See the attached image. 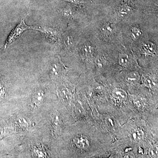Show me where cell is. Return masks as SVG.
<instances>
[{
  "label": "cell",
  "instance_id": "1",
  "mask_svg": "<svg viewBox=\"0 0 158 158\" xmlns=\"http://www.w3.org/2000/svg\"><path fill=\"white\" fill-rule=\"evenodd\" d=\"M36 28L26 24L25 19L23 18L9 34L4 45V48H7L10 44L17 40L25 31L28 30H36Z\"/></svg>",
  "mask_w": 158,
  "mask_h": 158
},
{
  "label": "cell",
  "instance_id": "2",
  "mask_svg": "<svg viewBox=\"0 0 158 158\" xmlns=\"http://www.w3.org/2000/svg\"><path fill=\"white\" fill-rule=\"evenodd\" d=\"M36 30L40 31L44 34L46 38L50 42L57 43L59 41L60 33L56 29L48 27L36 28Z\"/></svg>",
  "mask_w": 158,
  "mask_h": 158
},
{
  "label": "cell",
  "instance_id": "3",
  "mask_svg": "<svg viewBox=\"0 0 158 158\" xmlns=\"http://www.w3.org/2000/svg\"><path fill=\"white\" fill-rule=\"evenodd\" d=\"M112 99L117 104H119L125 101L127 98V92L123 89L116 88L113 90L112 93Z\"/></svg>",
  "mask_w": 158,
  "mask_h": 158
},
{
  "label": "cell",
  "instance_id": "4",
  "mask_svg": "<svg viewBox=\"0 0 158 158\" xmlns=\"http://www.w3.org/2000/svg\"><path fill=\"white\" fill-rule=\"evenodd\" d=\"M44 93L41 90H38L34 93L32 99V104L34 107H38L43 102Z\"/></svg>",
  "mask_w": 158,
  "mask_h": 158
},
{
  "label": "cell",
  "instance_id": "5",
  "mask_svg": "<svg viewBox=\"0 0 158 158\" xmlns=\"http://www.w3.org/2000/svg\"><path fill=\"white\" fill-rule=\"evenodd\" d=\"M73 141L76 146L80 149H86L89 146V141L85 136H77L74 139Z\"/></svg>",
  "mask_w": 158,
  "mask_h": 158
},
{
  "label": "cell",
  "instance_id": "6",
  "mask_svg": "<svg viewBox=\"0 0 158 158\" xmlns=\"http://www.w3.org/2000/svg\"><path fill=\"white\" fill-rule=\"evenodd\" d=\"M143 81L144 85L151 89L157 88V80L152 75H145L143 77Z\"/></svg>",
  "mask_w": 158,
  "mask_h": 158
},
{
  "label": "cell",
  "instance_id": "7",
  "mask_svg": "<svg viewBox=\"0 0 158 158\" xmlns=\"http://www.w3.org/2000/svg\"><path fill=\"white\" fill-rule=\"evenodd\" d=\"M131 139L132 141L138 142L141 141L144 136L143 131L139 128L132 130L130 135Z\"/></svg>",
  "mask_w": 158,
  "mask_h": 158
},
{
  "label": "cell",
  "instance_id": "8",
  "mask_svg": "<svg viewBox=\"0 0 158 158\" xmlns=\"http://www.w3.org/2000/svg\"><path fill=\"white\" fill-rule=\"evenodd\" d=\"M118 62L121 66L127 67L131 62V57L127 53L120 54L118 58Z\"/></svg>",
  "mask_w": 158,
  "mask_h": 158
},
{
  "label": "cell",
  "instance_id": "9",
  "mask_svg": "<svg viewBox=\"0 0 158 158\" xmlns=\"http://www.w3.org/2000/svg\"><path fill=\"white\" fill-rule=\"evenodd\" d=\"M140 79V76L137 72H132L128 74L126 76V80L131 83H135Z\"/></svg>",
  "mask_w": 158,
  "mask_h": 158
},
{
  "label": "cell",
  "instance_id": "10",
  "mask_svg": "<svg viewBox=\"0 0 158 158\" xmlns=\"http://www.w3.org/2000/svg\"><path fill=\"white\" fill-rule=\"evenodd\" d=\"M134 102L136 107L139 110H143L146 105V100L142 98H137L135 99Z\"/></svg>",
  "mask_w": 158,
  "mask_h": 158
},
{
  "label": "cell",
  "instance_id": "11",
  "mask_svg": "<svg viewBox=\"0 0 158 158\" xmlns=\"http://www.w3.org/2000/svg\"><path fill=\"white\" fill-rule=\"evenodd\" d=\"M142 34L141 29L137 27H134L132 28L131 31V35L132 39L134 40H137Z\"/></svg>",
  "mask_w": 158,
  "mask_h": 158
},
{
  "label": "cell",
  "instance_id": "12",
  "mask_svg": "<svg viewBox=\"0 0 158 158\" xmlns=\"http://www.w3.org/2000/svg\"><path fill=\"white\" fill-rule=\"evenodd\" d=\"M132 10V9L131 7L127 5H123L119 8L118 13L121 16H124L129 14L131 12Z\"/></svg>",
  "mask_w": 158,
  "mask_h": 158
},
{
  "label": "cell",
  "instance_id": "13",
  "mask_svg": "<svg viewBox=\"0 0 158 158\" xmlns=\"http://www.w3.org/2000/svg\"><path fill=\"white\" fill-rule=\"evenodd\" d=\"M143 51L145 53L152 54L155 50V48L153 44L150 42L145 43L143 45Z\"/></svg>",
  "mask_w": 158,
  "mask_h": 158
},
{
  "label": "cell",
  "instance_id": "14",
  "mask_svg": "<svg viewBox=\"0 0 158 158\" xmlns=\"http://www.w3.org/2000/svg\"><path fill=\"white\" fill-rule=\"evenodd\" d=\"M114 30V27L111 24H107L103 27L101 29L102 32L105 34H110Z\"/></svg>",
  "mask_w": 158,
  "mask_h": 158
},
{
  "label": "cell",
  "instance_id": "15",
  "mask_svg": "<svg viewBox=\"0 0 158 158\" xmlns=\"http://www.w3.org/2000/svg\"><path fill=\"white\" fill-rule=\"evenodd\" d=\"M61 14L65 18H69L72 16L73 15V11L69 7H66L61 11Z\"/></svg>",
  "mask_w": 158,
  "mask_h": 158
},
{
  "label": "cell",
  "instance_id": "16",
  "mask_svg": "<svg viewBox=\"0 0 158 158\" xmlns=\"http://www.w3.org/2000/svg\"><path fill=\"white\" fill-rule=\"evenodd\" d=\"M83 52L86 56H90L94 53V48L93 47L90 45H85L83 47Z\"/></svg>",
  "mask_w": 158,
  "mask_h": 158
},
{
  "label": "cell",
  "instance_id": "17",
  "mask_svg": "<svg viewBox=\"0 0 158 158\" xmlns=\"http://www.w3.org/2000/svg\"><path fill=\"white\" fill-rule=\"evenodd\" d=\"M66 44L69 47L72 46L73 44V37L71 36H67L66 39Z\"/></svg>",
  "mask_w": 158,
  "mask_h": 158
},
{
  "label": "cell",
  "instance_id": "18",
  "mask_svg": "<svg viewBox=\"0 0 158 158\" xmlns=\"http://www.w3.org/2000/svg\"><path fill=\"white\" fill-rule=\"evenodd\" d=\"M6 94L5 89L2 84L0 83V98H4Z\"/></svg>",
  "mask_w": 158,
  "mask_h": 158
},
{
  "label": "cell",
  "instance_id": "19",
  "mask_svg": "<svg viewBox=\"0 0 158 158\" xmlns=\"http://www.w3.org/2000/svg\"><path fill=\"white\" fill-rule=\"evenodd\" d=\"M65 2H68L71 4H75V5H79L82 3L81 1L80 0H65Z\"/></svg>",
  "mask_w": 158,
  "mask_h": 158
},
{
  "label": "cell",
  "instance_id": "20",
  "mask_svg": "<svg viewBox=\"0 0 158 158\" xmlns=\"http://www.w3.org/2000/svg\"><path fill=\"white\" fill-rule=\"evenodd\" d=\"M125 158H135V156L131 152H127L125 155Z\"/></svg>",
  "mask_w": 158,
  "mask_h": 158
},
{
  "label": "cell",
  "instance_id": "21",
  "mask_svg": "<svg viewBox=\"0 0 158 158\" xmlns=\"http://www.w3.org/2000/svg\"><path fill=\"white\" fill-rule=\"evenodd\" d=\"M151 153L153 156H156V154H157V148H153L151 150Z\"/></svg>",
  "mask_w": 158,
  "mask_h": 158
}]
</instances>
